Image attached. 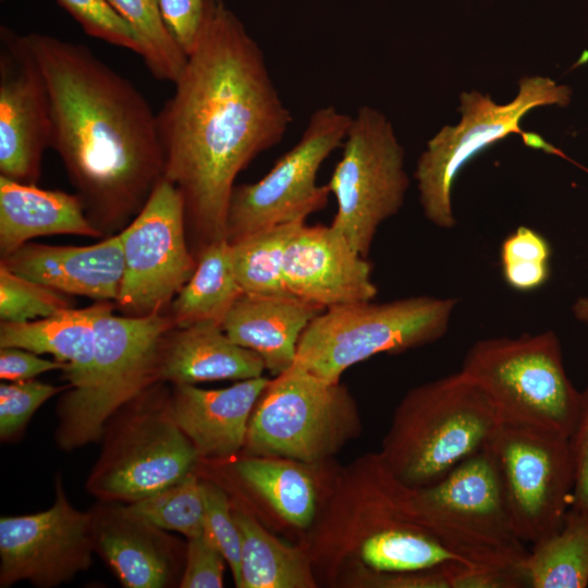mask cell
<instances>
[{
    "label": "cell",
    "mask_w": 588,
    "mask_h": 588,
    "mask_svg": "<svg viewBox=\"0 0 588 588\" xmlns=\"http://www.w3.org/2000/svg\"><path fill=\"white\" fill-rule=\"evenodd\" d=\"M362 429L356 401L346 385L326 381L294 363L270 379L259 396L243 451L320 464Z\"/></svg>",
    "instance_id": "cell-9"
},
{
    "label": "cell",
    "mask_w": 588,
    "mask_h": 588,
    "mask_svg": "<svg viewBox=\"0 0 588 588\" xmlns=\"http://www.w3.org/2000/svg\"><path fill=\"white\" fill-rule=\"evenodd\" d=\"M107 302L95 319V352L87 377L58 405L56 440L71 451L103 436L109 420L160 380L161 350L174 328L170 316H115Z\"/></svg>",
    "instance_id": "cell-4"
},
{
    "label": "cell",
    "mask_w": 588,
    "mask_h": 588,
    "mask_svg": "<svg viewBox=\"0 0 588 588\" xmlns=\"http://www.w3.org/2000/svg\"><path fill=\"white\" fill-rule=\"evenodd\" d=\"M265 369L257 353L234 343L216 323L173 328L162 344L160 380L174 385L246 380Z\"/></svg>",
    "instance_id": "cell-23"
},
{
    "label": "cell",
    "mask_w": 588,
    "mask_h": 588,
    "mask_svg": "<svg viewBox=\"0 0 588 588\" xmlns=\"http://www.w3.org/2000/svg\"><path fill=\"white\" fill-rule=\"evenodd\" d=\"M305 221L279 224L231 243L235 277L244 294L291 295L283 280L287 244Z\"/></svg>",
    "instance_id": "cell-30"
},
{
    "label": "cell",
    "mask_w": 588,
    "mask_h": 588,
    "mask_svg": "<svg viewBox=\"0 0 588 588\" xmlns=\"http://www.w3.org/2000/svg\"><path fill=\"white\" fill-rule=\"evenodd\" d=\"M461 562L415 569L382 572L353 563L346 567L334 586L353 588H453V579Z\"/></svg>",
    "instance_id": "cell-35"
},
{
    "label": "cell",
    "mask_w": 588,
    "mask_h": 588,
    "mask_svg": "<svg viewBox=\"0 0 588 588\" xmlns=\"http://www.w3.org/2000/svg\"><path fill=\"white\" fill-rule=\"evenodd\" d=\"M108 301L82 309H65L27 322L0 324V347H19L38 355L50 354L63 363L68 388L89 373L95 352V319Z\"/></svg>",
    "instance_id": "cell-25"
},
{
    "label": "cell",
    "mask_w": 588,
    "mask_h": 588,
    "mask_svg": "<svg viewBox=\"0 0 588 588\" xmlns=\"http://www.w3.org/2000/svg\"><path fill=\"white\" fill-rule=\"evenodd\" d=\"M501 425L483 391L460 370L407 391L379 454L400 481L420 489L486 449Z\"/></svg>",
    "instance_id": "cell-3"
},
{
    "label": "cell",
    "mask_w": 588,
    "mask_h": 588,
    "mask_svg": "<svg viewBox=\"0 0 588 588\" xmlns=\"http://www.w3.org/2000/svg\"><path fill=\"white\" fill-rule=\"evenodd\" d=\"M326 308L293 295L242 294L222 322L236 344L257 353L273 376L295 362L299 339Z\"/></svg>",
    "instance_id": "cell-22"
},
{
    "label": "cell",
    "mask_w": 588,
    "mask_h": 588,
    "mask_svg": "<svg viewBox=\"0 0 588 588\" xmlns=\"http://www.w3.org/2000/svg\"><path fill=\"white\" fill-rule=\"evenodd\" d=\"M551 247L539 232L518 226L501 245L504 281L516 291L528 292L542 286L550 277Z\"/></svg>",
    "instance_id": "cell-33"
},
{
    "label": "cell",
    "mask_w": 588,
    "mask_h": 588,
    "mask_svg": "<svg viewBox=\"0 0 588 588\" xmlns=\"http://www.w3.org/2000/svg\"><path fill=\"white\" fill-rule=\"evenodd\" d=\"M127 506L152 525L177 531L187 539L204 534L201 480L195 473Z\"/></svg>",
    "instance_id": "cell-32"
},
{
    "label": "cell",
    "mask_w": 588,
    "mask_h": 588,
    "mask_svg": "<svg viewBox=\"0 0 588 588\" xmlns=\"http://www.w3.org/2000/svg\"><path fill=\"white\" fill-rule=\"evenodd\" d=\"M461 371L483 391L503 425L571 436L581 392L567 377L553 331L479 340Z\"/></svg>",
    "instance_id": "cell-6"
},
{
    "label": "cell",
    "mask_w": 588,
    "mask_h": 588,
    "mask_svg": "<svg viewBox=\"0 0 588 588\" xmlns=\"http://www.w3.org/2000/svg\"><path fill=\"white\" fill-rule=\"evenodd\" d=\"M151 388L125 405L107 432L87 489L102 502L133 503L184 479L201 458L176 425L170 396Z\"/></svg>",
    "instance_id": "cell-10"
},
{
    "label": "cell",
    "mask_w": 588,
    "mask_h": 588,
    "mask_svg": "<svg viewBox=\"0 0 588 588\" xmlns=\"http://www.w3.org/2000/svg\"><path fill=\"white\" fill-rule=\"evenodd\" d=\"M242 294L233 269L231 243L226 238L208 243L200 249L194 273L172 302L170 317L174 328L222 326Z\"/></svg>",
    "instance_id": "cell-28"
},
{
    "label": "cell",
    "mask_w": 588,
    "mask_h": 588,
    "mask_svg": "<svg viewBox=\"0 0 588 588\" xmlns=\"http://www.w3.org/2000/svg\"><path fill=\"white\" fill-rule=\"evenodd\" d=\"M98 237L101 232L86 215L78 195L42 189L0 175V252L4 258L45 235Z\"/></svg>",
    "instance_id": "cell-24"
},
{
    "label": "cell",
    "mask_w": 588,
    "mask_h": 588,
    "mask_svg": "<svg viewBox=\"0 0 588 588\" xmlns=\"http://www.w3.org/2000/svg\"><path fill=\"white\" fill-rule=\"evenodd\" d=\"M0 348V378L2 380H29L46 371L65 368V365L59 360L45 359L23 348Z\"/></svg>",
    "instance_id": "cell-42"
},
{
    "label": "cell",
    "mask_w": 588,
    "mask_h": 588,
    "mask_svg": "<svg viewBox=\"0 0 588 588\" xmlns=\"http://www.w3.org/2000/svg\"><path fill=\"white\" fill-rule=\"evenodd\" d=\"M225 559L204 532L187 539L181 588H221Z\"/></svg>",
    "instance_id": "cell-39"
},
{
    "label": "cell",
    "mask_w": 588,
    "mask_h": 588,
    "mask_svg": "<svg viewBox=\"0 0 588 588\" xmlns=\"http://www.w3.org/2000/svg\"><path fill=\"white\" fill-rule=\"evenodd\" d=\"M204 498V532L221 552L231 568L235 586L241 579V535L232 512V503L223 488L201 480Z\"/></svg>",
    "instance_id": "cell-36"
},
{
    "label": "cell",
    "mask_w": 588,
    "mask_h": 588,
    "mask_svg": "<svg viewBox=\"0 0 588 588\" xmlns=\"http://www.w3.org/2000/svg\"><path fill=\"white\" fill-rule=\"evenodd\" d=\"M57 1L87 35L139 56L140 44L136 33L108 0Z\"/></svg>",
    "instance_id": "cell-37"
},
{
    "label": "cell",
    "mask_w": 588,
    "mask_h": 588,
    "mask_svg": "<svg viewBox=\"0 0 588 588\" xmlns=\"http://www.w3.org/2000/svg\"><path fill=\"white\" fill-rule=\"evenodd\" d=\"M71 308L64 293L24 278L0 265V318L27 322Z\"/></svg>",
    "instance_id": "cell-34"
},
{
    "label": "cell",
    "mask_w": 588,
    "mask_h": 588,
    "mask_svg": "<svg viewBox=\"0 0 588 588\" xmlns=\"http://www.w3.org/2000/svg\"><path fill=\"white\" fill-rule=\"evenodd\" d=\"M532 588L588 586V510L569 507L561 528L532 544L525 563Z\"/></svg>",
    "instance_id": "cell-29"
},
{
    "label": "cell",
    "mask_w": 588,
    "mask_h": 588,
    "mask_svg": "<svg viewBox=\"0 0 588 588\" xmlns=\"http://www.w3.org/2000/svg\"><path fill=\"white\" fill-rule=\"evenodd\" d=\"M103 503L90 511L94 548L120 583L126 588L172 586L182 563L174 539L127 505Z\"/></svg>",
    "instance_id": "cell-19"
},
{
    "label": "cell",
    "mask_w": 588,
    "mask_h": 588,
    "mask_svg": "<svg viewBox=\"0 0 588 588\" xmlns=\"http://www.w3.org/2000/svg\"><path fill=\"white\" fill-rule=\"evenodd\" d=\"M371 265L330 225L304 223L290 240L283 264L287 292L323 308L372 301Z\"/></svg>",
    "instance_id": "cell-18"
},
{
    "label": "cell",
    "mask_w": 588,
    "mask_h": 588,
    "mask_svg": "<svg viewBox=\"0 0 588 588\" xmlns=\"http://www.w3.org/2000/svg\"><path fill=\"white\" fill-rule=\"evenodd\" d=\"M488 448L519 537L534 544L558 531L572 504L568 437L502 424Z\"/></svg>",
    "instance_id": "cell-14"
},
{
    "label": "cell",
    "mask_w": 588,
    "mask_h": 588,
    "mask_svg": "<svg viewBox=\"0 0 588 588\" xmlns=\"http://www.w3.org/2000/svg\"><path fill=\"white\" fill-rule=\"evenodd\" d=\"M458 304L454 297L411 296L324 309L303 332L295 362L339 382L350 367L381 353H402L441 339Z\"/></svg>",
    "instance_id": "cell-8"
},
{
    "label": "cell",
    "mask_w": 588,
    "mask_h": 588,
    "mask_svg": "<svg viewBox=\"0 0 588 588\" xmlns=\"http://www.w3.org/2000/svg\"><path fill=\"white\" fill-rule=\"evenodd\" d=\"M571 96L568 86L543 76H524L517 96L506 105L495 103L477 90L463 91L460 123L443 126L427 143L414 172L426 219L441 229L455 226L452 189L465 164L512 133L524 140L528 133L519 127V121L529 110L550 105L565 107Z\"/></svg>",
    "instance_id": "cell-11"
},
{
    "label": "cell",
    "mask_w": 588,
    "mask_h": 588,
    "mask_svg": "<svg viewBox=\"0 0 588 588\" xmlns=\"http://www.w3.org/2000/svg\"><path fill=\"white\" fill-rule=\"evenodd\" d=\"M185 222L181 191L162 177L119 233L124 272L115 301L126 316L161 313L194 273L197 259L187 247Z\"/></svg>",
    "instance_id": "cell-15"
},
{
    "label": "cell",
    "mask_w": 588,
    "mask_h": 588,
    "mask_svg": "<svg viewBox=\"0 0 588 588\" xmlns=\"http://www.w3.org/2000/svg\"><path fill=\"white\" fill-rule=\"evenodd\" d=\"M51 112L40 69L26 44L0 27V173L35 184L44 150L50 146Z\"/></svg>",
    "instance_id": "cell-17"
},
{
    "label": "cell",
    "mask_w": 588,
    "mask_h": 588,
    "mask_svg": "<svg viewBox=\"0 0 588 588\" xmlns=\"http://www.w3.org/2000/svg\"><path fill=\"white\" fill-rule=\"evenodd\" d=\"M241 535L238 588H316L318 579L303 547L268 531L242 504L232 505Z\"/></svg>",
    "instance_id": "cell-27"
},
{
    "label": "cell",
    "mask_w": 588,
    "mask_h": 588,
    "mask_svg": "<svg viewBox=\"0 0 588 588\" xmlns=\"http://www.w3.org/2000/svg\"><path fill=\"white\" fill-rule=\"evenodd\" d=\"M64 388L37 380L12 381L0 385V437L12 439L26 426L33 414Z\"/></svg>",
    "instance_id": "cell-38"
},
{
    "label": "cell",
    "mask_w": 588,
    "mask_h": 588,
    "mask_svg": "<svg viewBox=\"0 0 588 588\" xmlns=\"http://www.w3.org/2000/svg\"><path fill=\"white\" fill-rule=\"evenodd\" d=\"M158 113L163 177L182 193L201 247L226 238L234 181L278 145L292 115L264 52L222 0H206L200 35Z\"/></svg>",
    "instance_id": "cell-1"
},
{
    "label": "cell",
    "mask_w": 588,
    "mask_h": 588,
    "mask_svg": "<svg viewBox=\"0 0 588 588\" xmlns=\"http://www.w3.org/2000/svg\"><path fill=\"white\" fill-rule=\"evenodd\" d=\"M321 505L302 547L317 579L320 575L329 584H335L360 546L380 549L429 530L418 513L415 489L389 470L379 452L341 471Z\"/></svg>",
    "instance_id": "cell-5"
},
{
    "label": "cell",
    "mask_w": 588,
    "mask_h": 588,
    "mask_svg": "<svg viewBox=\"0 0 588 588\" xmlns=\"http://www.w3.org/2000/svg\"><path fill=\"white\" fill-rule=\"evenodd\" d=\"M572 310L578 321L588 326V296L578 298L574 303Z\"/></svg>",
    "instance_id": "cell-43"
},
{
    "label": "cell",
    "mask_w": 588,
    "mask_h": 588,
    "mask_svg": "<svg viewBox=\"0 0 588 588\" xmlns=\"http://www.w3.org/2000/svg\"><path fill=\"white\" fill-rule=\"evenodd\" d=\"M9 270L64 294L117 299L124 256L117 234L89 246L26 243L1 259Z\"/></svg>",
    "instance_id": "cell-20"
},
{
    "label": "cell",
    "mask_w": 588,
    "mask_h": 588,
    "mask_svg": "<svg viewBox=\"0 0 588 588\" xmlns=\"http://www.w3.org/2000/svg\"><path fill=\"white\" fill-rule=\"evenodd\" d=\"M352 115L333 106L316 109L301 138L259 181L234 186L228 209L226 240L235 243L279 224L305 221L326 207L331 194L317 184L323 161L342 146Z\"/></svg>",
    "instance_id": "cell-13"
},
{
    "label": "cell",
    "mask_w": 588,
    "mask_h": 588,
    "mask_svg": "<svg viewBox=\"0 0 588 588\" xmlns=\"http://www.w3.org/2000/svg\"><path fill=\"white\" fill-rule=\"evenodd\" d=\"M415 503L431 534L463 564L526 574L529 550L515 529L488 446L440 481L415 489Z\"/></svg>",
    "instance_id": "cell-7"
},
{
    "label": "cell",
    "mask_w": 588,
    "mask_h": 588,
    "mask_svg": "<svg viewBox=\"0 0 588 588\" xmlns=\"http://www.w3.org/2000/svg\"><path fill=\"white\" fill-rule=\"evenodd\" d=\"M48 90L52 147L86 212L102 224L138 212L163 177L158 114L86 46L24 35Z\"/></svg>",
    "instance_id": "cell-2"
},
{
    "label": "cell",
    "mask_w": 588,
    "mask_h": 588,
    "mask_svg": "<svg viewBox=\"0 0 588 588\" xmlns=\"http://www.w3.org/2000/svg\"><path fill=\"white\" fill-rule=\"evenodd\" d=\"M158 7L166 27L188 56L201 32L206 0H158Z\"/></svg>",
    "instance_id": "cell-40"
},
{
    "label": "cell",
    "mask_w": 588,
    "mask_h": 588,
    "mask_svg": "<svg viewBox=\"0 0 588 588\" xmlns=\"http://www.w3.org/2000/svg\"><path fill=\"white\" fill-rule=\"evenodd\" d=\"M568 443L574 475L571 506L588 510V381L581 392L579 414Z\"/></svg>",
    "instance_id": "cell-41"
},
{
    "label": "cell",
    "mask_w": 588,
    "mask_h": 588,
    "mask_svg": "<svg viewBox=\"0 0 588 588\" xmlns=\"http://www.w3.org/2000/svg\"><path fill=\"white\" fill-rule=\"evenodd\" d=\"M320 464L244 455L233 463V473L283 523L307 531L321 505L315 471Z\"/></svg>",
    "instance_id": "cell-26"
},
{
    "label": "cell",
    "mask_w": 588,
    "mask_h": 588,
    "mask_svg": "<svg viewBox=\"0 0 588 588\" xmlns=\"http://www.w3.org/2000/svg\"><path fill=\"white\" fill-rule=\"evenodd\" d=\"M132 26L140 44V58L150 74L175 83L187 56L166 27L158 0H108Z\"/></svg>",
    "instance_id": "cell-31"
},
{
    "label": "cell",
    "mask_w": 588,
    "mask_h": 588,
    "mask_svg": "<svg viewBox=\"0 0 588 588\" xmlns=\"http://www.w3.org/2000/svg\"><path fill=\"white\" fill-rule=\"evenodd\" d=\"M269 381L261 376L217 390L175 384L171 414L200 457L230 458L243 450L252 412Z\"/></svg>",
    "instance_id": "cell-21"
},
{
    "label": "cell",
    "mask_w": 588,
    "mask_h": 588,
    "mask_svg": "<svg viewBox=\"0 0 588 588\" xmlns=\"http://www.w3.org/2000/svg\"><path fill=\"white\" fill-rule=\"evenodd\" d=\"M342 146L326 184L338 206L331 225L367 258L379 226L403 206L409 186L404 149L389 119L369 106L352 117Z\"/></svg>",
    "instance_id": "cell-12"
},
{
    "label": "cell",
    "mask_w": 588,
    "mask_h": 588,
    "mask_svg": "<svg viewBox=\"0 0 588 588\" xmlns=\"http://www.w3.org/2000/svg\"><path fill=\"white\" fill-rule=\"evenodd\" d=\"M95 551L91 512L75 509L56 479V499L46 511L0 518V586L28 580L50 588L87 569Z\"/></svg>",
    "instance_id": "cell-16"
}]
</instances>
